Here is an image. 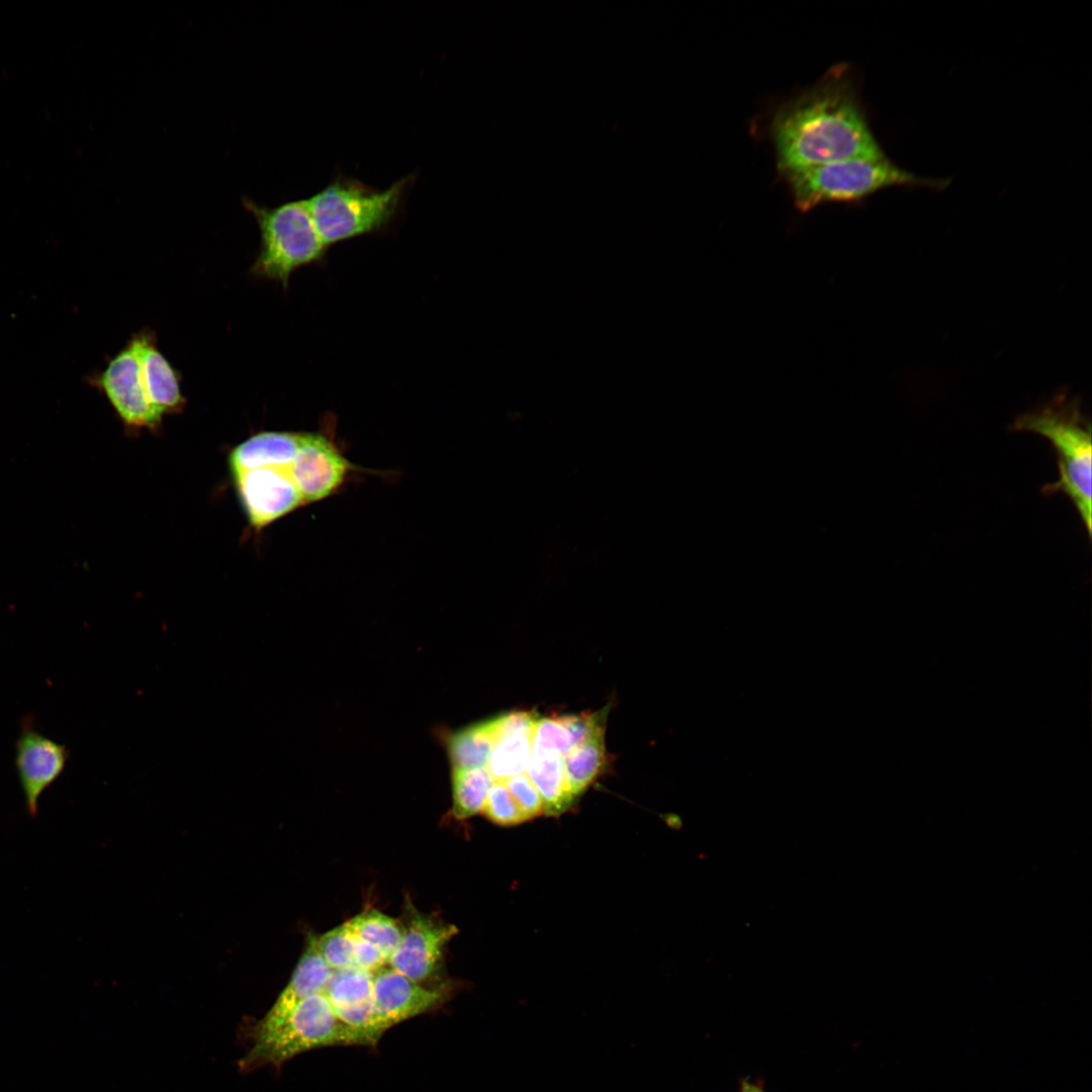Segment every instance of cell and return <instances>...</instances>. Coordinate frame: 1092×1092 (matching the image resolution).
I'll return each mask as SVG.
<instances>
[{"instance_id":"cell-1","label":"cell","mask_w":1092,"mask_h":1092,"mask_svg":"<svg viewBox=\"0 0 1092 1092\" xmlns=\"http://www.w3.org/2000/svg\"><path fill=\"white\" fill-rule=\"evenodd\" d=\"M780 173L852 158L885 156L849 69L837 65L782 104L769 125Z\"/></svg>"},{"instance_id":"cell-2","label":"cell","mask_w":1092,"mask_h":1092,"mask_svg":"<svg viewBox=\"0 0 1092 1092\" xmlns=\"http://www.w3.org/2000/svg\"><path fill=\"white\" fill-rule=\"evenodd\" d=\"M801 212L829 202H857L888 188L941 191L950 179L922 177L899 167L887 155L852 158L781 173Z\"/></svg>"},{"instance_id":"cell-3","label":"cell","mask_w":1092,"mask_h":1092,"mask_svg":"<svg viewBox=\"0 0 1092 1092\" xmlns=\"http://www.w3.org/2000/svg\"><path fill=\"white\" fill-rule=\"evenodd\" d=\"M1011 428L1039 434L1051 442L1057 455L1059 478L1043 485L1040 491L1044 495L1066 494L1091 537V424L1080 402L1059 393L1046 404L1019 416Z\"/></svg>"},{"instance_id":"cell-4","label":"cell","mask_w":1092,"mask_h":1092,"mask_svg":"<svg viewBox=\"0 0 1092 1092\" xmlns=\"http://www.w3.org/2000/svg\"><path fill=\"white\" fill-rule=\"evenodd\" d=\"M415 179V174H410L379 189L340 174L305 202L321 238L330 247L387 229L401 210Z\"/></svg>"},{"instance_id":"cell-5","label":"cell","mask_w":1092,"mask_h":1092,"mask_svg":"<svg viewBox=\"0 0 1092 1092\" xmlns=\"http://www.w3.org/2000/svg\"><path fill=\"white\" fill-rule=\"evenodd\" d=\"M334 1045H365L362 1038L336 1016L324 992L300 1002L282 1020L255 1026L254 1043L239 1068L253 1071L264 1065L280 1068L295 1056Z\"/></svg>"},{"instance_id":"cell-6","label":"cell","mask_w":1092,"mask_h":1092,"mask_svg":"<svg viewBox=\"0 0 1092 1092\" xmlns=\"http://www.w3.org/2000/svg\"><path fill=\"white\" fill-rule=\"evenodd\" d=\"M244 205L260 230L252 276L286 287L293 272L324 258L329 247L315 228L305 199L275 207L259 206L251 200H245Z\"/></svg>"},{"instance_id":"cell-7","label":"cell","mask_w":1092,"mask_h":1092,"mask_svg":"<svg viewBox=\"0 0 1092 1092\" xmlns=\"http://www.w3.org/2000/svg\"><path fill=\"white\" fill-rule=\"evenodd\" d=\"M109 400L121 421L132 428H156L163 414L148 395L136 343L131 337L106 367L86 379Z\"/></svg>"},{"instance_id":"cell-8","label":"cell","mask_w":1092,"mask_h":1092,"mask_svg":"<svg viewBox=\"0 0 1092 1092\" xmlns=\"http://www.w3.org/2000/svg\"><path fill=\"white\" fill-rule=\"evenodd\" d=\"M451 994V988L445 983L425 987L390 967L376 970L372 984V1034L375 1042L394 1025L439 1009Z\"/></svg>"},{"instance_id":"cell-9","label":"cell","mask_w":1092,"mask_h":1092,"mask_svg":"<svg viewBox=\"0 0 1092 1092\" xmlns=\"http://www.w3.org/2000/svg\"><path fill=\"white\" fill-rule=\"evenodd\" d=\"M20 733L14 747V766L28 814L35 817L41 795L63 775L70 750L43 735L36 726L33 714L19 722Z\"/></svg>"},{"instance_id":"cell-10","label":"cell","mask_w":1092,"mask_h":1092,"mask_svg":"<svg viewBox=\"0 0 1092 1092\" xmlns=\"http://www.w3.org/2000/svg\"><path fill=\"white\" fill-rule=\"evenodd\" d=\"M457 932L455 925L413 909L401 940L387 964L416 983L436 981L444 948Z\"/></svg>"},{"instance_id":"cell-11","label":"cell","mask_w":1092,"mask_h":1092,"mask_svg":"<svg viewBox=\"0 0 1092 1092\" xmlns=\"http://www.w3.org/2000/svg\"><path fill=\"white\" fill-rule=\"evenodd\" d=\"M350 469V462L331 438L321 433H300L289 473L303 503L318 502L334 493Z\"/></svg>"},{"instance_id":"cell-12","label":"cell","mask_w":1092,"mask_h":1092,"mask_svg":"<svg viewBox=\"0 0 1092 1092\" xmlns=\"http://www.w3.org/2000/svg\"><path fill=\"white\" fill-rule=\"evenodd\" d=\"M233 476L250 524L256 529L303 504L289 468L262 467Z\"/></svg>"},{"instance_id":"cell-13","label":"cell","mask_w":1092,"mask_h":1092,"mask_svg":"<svg viewBox=\"0 0 1092 1092\" xmlns=\"http://www.w3.org/2000/svg\"><path fill=\"white\" fill-rule=\"evenodd\" d=\"M372 972L343 969L332 971L324 990L338 1019L370 1046L376 1044L372 1034Z\"/></svg>"},{"instance_id":"cell-14","label":"cell","mask_w":1092,"mask_h":1092,"mask_svg":"<svg viewBox=\"0 0 1092 1092\" xmlns=\"http://www.w3.org/2000/svg\"><path fill=\"white\" fill-rule=\"evenodd\" d=\"M132 338L138 346L150 400L163 415L180 411L185 404L181 375L159 350L155 333L144 329Z\"/></svg>"},{"instance_id":"cell-15","label":"cell","mask_w":1092,"mask_h":1092,"mask_svg":"<svg viewBox=\"0 0 1092 1092\" xmlns=\"http://www.w3.org/2000/svg\"><path fill=\"white\" fill-rule=\"evenodd\" d=\"M331 974L316 947L315 936H309L291 979L256 1026H270L282 1020L304 999L324 992Z\"/></svg>"},{"instance_id":"cell-16","label":"cell","mask_w":1092,"mask_h":1092,"mask_svg":"<svg viewBox=\"0 0 1092 1092\" xmlns=\"http://www.w3.org/2000/svg\"><path fill=\"white\" fill-rule=\"evenodd\" d=\"M300 433L262 432L239 444L230 454L233 475L262 468H289L295 456Z\"/></svg>"},{"instance_id":"cell-17","label":"cell","mask_w":1092,"mask_h":1092,"mask_svg":"<svg viewBox=\"0 0 1092 1092\" xmlns=\"http://www.w3.org/2000/svg\"><path fill=\"white\" fill-rule=\"evenodd\" d=\"M526 775L541 797L544 814L557 816L573 803L574 798L568 789L561 755L549 752L532 753Z\"/></svg>"},{"instance_id":"cell-18","label":"cell","mask_w":1092,"mask_h":1092,"mask_svg":"<svg viewBox=\"0 0 1092 1092\" xmlns=\"http://www.w3.org/2000/svg\"><path fill=\"white\" fill-rule=\"evenodd\" d=\"M495 739V718L450 734L446 746L452 769L486 767Z\"/></svg>"},{"instance_id":"cell-19","label":"cell","mask_w":1092,"mask_h":1092,"mask_svg":"<svg viewBox=\"0 0 1092 1092\" xmlns=\"http://www.w3.org/2000/svg\"><path fill=\"white\" fill-rule=\"evenodd\" d=\"M605 731L571 747L562 757L570 794L575 799L597 777L605 760Z\"/></svg>"},{"instance_id":"cell-20","label":"cell","mask_w":1092,"mask_h":1092,"mask_svg":"<svg viewBox=\"0 0 1092 1092\" xmlns=\"http://www.w3.org/2000/svg\"><path fill=\"white\" fill-rule=\"evenodd\" d=\"M493 782L487 767L452 769V816L464 820L481 811Z\"/></svg>"},{"instance_id":"cell-21","label":"cell","mask_w":1092,"mask_h":1092,"mask_svg":"<svg viewBox=\"0 0 1092 1092\" xmlns=\"http://www.w3.org/2000/svg\"><path fill=\"white\" fill-rule=\"evenodd\" d=\"M344 924L356 936L378 948L387 962L403 934V925L398 920L376 909L365 910Z\"/></svg>"},{"instance_id":"cell-22","label":"cell","mask_w":1092,"mask_h":1092,"mask_svg":"<svg viewBox=\"0 0 1092 1092\" xmlns=\"http://www.w3.org/2000/svg\"><path fill=\"white\" fill-rule=\"evenodd\" d=\"M532 757V736L509 734L496 738L487 769L494 781L525 774Z\"/></svg>"},{"instance_id":"cell-23","label":"cell","mask_w":1092,"mask_h":1092,"mask_svg":"<svg viewBox=\"0 0 1092 1092\" xmlns=\"http://www.w3.org/2000/svg\"><path fill=\"white\" fill-rule=\"evenodd\" d=\"M315 944L332 971L354 968L355 935L345 924L315 936Z\"/></svg>"},{"instance_id":"cell-24","label":"cell","mask_w":1092,"mask_h":1092,"mask_svg":"<svg viewBox=\"0 0 1092 1092\" xmlns=\"http://www.w3.org/2000/svg\"><path fill=\"white\" fill-rule=\"evenodd\" d=\"M481 812L491 822L502 826L516 825L527 820L502 781H494L491 785Z\"/></svg>"},{"instance_id":"cell-25","label":"cell","mask_w":1092,"mask_h":1092,"mask_svg":"<svg viewBox=\"0 0 1092 1092\" xmlns=\"http://www.w3.org/2000/svg\"><path fill=\"white\" fill-rule=\"evenodd\" d=\"M571 747L570 736L558 718L536 721L532 733V753L549 752L563 757Z\"/></svg>"},{"instance_id":"cell-26","label":"cell","mask_w":1092,"mask_h":1092,"mask_svg":"<svg viewBox=\"0 0 1092 1092\" xmlns=\"http://www.w3.org/2000/svg\"><path fill=\"white\" fill-rule=\"evenodd\" d=\"M607 713L608 710L604 709L594 714L565 715L558 719L567 730L573 747L605 731Z\"/></svg>"},{"instance_id":"cell-27","label":"cell","mask_w":1092,"mask_h":1092,"mask_svg":"<svg viewBox=\"0 0 1092 1092\" xmlns=\"http://www.w3.org/2000/svg\"><path fill=\"white\" fill-rule=\"evenodd\" d=\"M504 783L527 819L542 812L541 797L526 774L512 777Z\"/></svg>"},{"instance_id":"cell-28","label":"cell","mask_w":1092,"mask_h":1092,"mask_svg":"<svg viewBox=\"0 0 1092 1092\" xmlns=\"http://www.w3.org/2000/svg\"><path fill=\"white\" fill-rule=\"evenodd\" d=\"M537 720L536 715L530 712H512L499 716L495 718L496 738L509 734L532 736Z\"/></svg>"},{"instance_id":"cell-29","label":"cell","mask_w":1092,"mask_h":1092,"mask_svg":"<svg viewBox=\"0 0 1092 1092\" xmlns=\"http://www.w3.org/2000/svg\"><path fill=\"white\" fill-rule=\"evenodd\" d=\"M385 964L387 961L378 948L355 935L354 968L373 973Z\"/></svg>"},{"instance_id":"cell-30","label":"cell","mask_w":1092,"mask_h":1092,"mask_svg":"<svg viewBox=\"0 0 1092 1092\" xmlns=\"http://www.w3.org/2000/svg\"><path fill=\"white\" fill-rule=\"evenodd\" d=\"M740 1092H765L760 1084L744 1080L740 1085Z\"/></svg>"}]
</instances>
